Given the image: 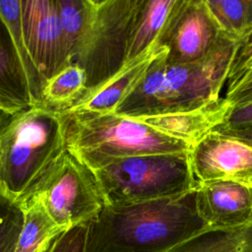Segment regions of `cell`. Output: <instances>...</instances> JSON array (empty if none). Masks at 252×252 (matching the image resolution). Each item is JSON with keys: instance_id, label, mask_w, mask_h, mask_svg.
Here are the masks:
<instances>
[{"instance_id": "11", "label": "cell", "mask_w": 252, "mask_h": 252, "mask_svg": "<svg viewBox=\"0 0 252 252\" xmlns=\"http://www.w3.org/2000/svg\"><path fill=\"white\" fill-rule=\"evenodd\" d=\"M199 216L214 229L252 223V186L230 180L201 183L196 187Z\"/></svg>"}, {"instance_id": "6", "label": "cell", "mask_w": 252, "mask_h": 252, "mask_svg": "<svg viewBox=\"0 0 252 252\" xmlns=\"http://www.w3.org/2000/svg\"><path fill=\"white\" fill-rule=\"evenodd\" d=\"M142 0H94L90 29L73 60L87 76V91L82 98L127 64L130 36Z\"/></svg>"}, {"instance_id": "8", "label": "cell", "mask_w": 252, "mask_h": 252, "mask_svg": "<svg viewBox=\"0 0 252 252\" xmlns=\"http://www.w3.org/2000/svg\"><path fill=\"white\" fill-rule=\"evenodd\" d=\"M227 41L211 15L205 0H177L157 46L166 49L171 64L204 60Z\"/></svg>"}, {"instance_id": "17", "label": "cell", "mask_w": 252, "mask_h": 252, "mask_svg": "<svg viewBox=\"0 0 252 252\" xmlns=\"http://www.w3.org/2000/svg\"><path fill=\"white\" fill-rule=\"evenodd\" d=\"M87 91V76L76 63H71L50 78L42 92L44 106L64 114L79 102Z\"/></svg>"}, {"instance_id": "18", "label": "cell", "mask_w": 252, "mask_h": 252, "mask_svg": "<svg viewBox=\"0 0 252 252\" xmlns=\"http://www.w3.org/2000/svg\"><path fill=\"white\" fill-rule=\"evenodd\" d=\"M167 252H252V223L236 228H209Z\"/></svg>"}, {"instance_id": "13", "label": "cell", "mask_w": 252, "mask_h": 252, "mask_svg": "<svg viewBox=\"0 0 252 252\" xmlns=\"http://www.w3.org/2000/svg\"><path fill=\"white\" fill-rule=\"evenodd\" d=\"M33 106L14 38L0 15V112L16 115Z\"/></svg>"}, {"instance_id": "14", "label": "cell", "mask_w": 252, "mask_h": 252, "mask_svg": "<svg viewBox=\"0 0 252 252\" xmlns=\"http://www.w3.org/2000/svg\"><path fill=\"white\" fill-rule=\"evenodd\" d=\"M159 49L160 47L156 46L150 52L126 64L114 77L108 80L92 94L82 98L64 114H103L113 112L122 99L141 80Z\"/></svg>"}, {"instance_id": "26", "label": "cell", "mask_w": 252, "mask_h": 252, "mask_svg": "<svg viewBox=\"0 0 252 252\" xmlns=\"http://www.w3.org/2000/svg\"><path fill=\"white\" fill-rule=\"evenodd\" d=\"M214 131L225 133L252 144V127L244 128V129H235V130H214Z\"/></svg>"}, {"instance_id": "5", "label": "cell", "mask_w": 252, "mask_h": 252, "mask_svg": "<svg viewBox=\"0 0 252 252\" xmlns=\"http://www.w3.org/2000/svg\"><path fill=\"white\" fill-rule=\"evenodd\" d=\"M94 172L105 205L172 197L197 187L188 152L126 158Z\"/></svg>"}, {"instance_id": "12", "label": "cell", "mask_w": 252, "mask_h": 252, "mask_svg": "<svg viewBox=\"0 0 252 252\" xmlns=\"http://www.w3.org/2000/svg\"><path fill=\"white\" fill-rule=\"evenodd\" d=\"M232 105L223 97L202 107L137 119L171 137L185 141L190 147L223 124Z\"/></svg>"}, {"instance_id": "23", "label": "cell", "mask_w": 252, "mask_h": 252, "mask_svg": "<svg viewBox=\"0 0 252 252\" xmlns=\"http://www.w3.org/2000/svg\"><path fill=\"white\" fill-rule=\"evenodd\" d=\"M90 221L61 232L45 252H87Z\"/></svg>"}, {"instance_id": "22", "label": "cell", "mask_w": 252, "mask_h": 252, "mask_svg": "<svg viewBox=\"0 0 252 252\" xmlns=\"http://www.w3.org/2000/svg\"><path fill=\"white\" fill-rule=\"evenodd\" d=\"M23 224V208L0 192V252H16Z\"/></svg>"}, {"instance_id": "4", "label": "cell", "mask_w": 252, "mask_h": 252, "mask_svg": "<svg viewBox=\"0 0 252 252\" xmlns=\"http://www.w3.org/2000/svg\"><path fill=\"white\" fill-rule=\"evenodd\" d=\"M66 117L67 149L93 170L126 158L186 153L190 149L185 141L113 112Z\"/></svg>"}, {"instance_id": "2", "label": "cell", "mask_w": 252, "mask_h": 252, "mask_svg": "<svg viewBox=\"0 0 252 252\" xmlns=\"http://www.w3.org/2000/svg\"><path fill=\"white\" fill-rule=\"evenodd\" d=\"M240 43L227 41L204 60L171 64L160 47L147 71L113 111L134 119L202 107L219 99Z\"/></svg>"}, {"instance_id": "19", "label": "cell", "mask_w": 252, "mask_h": 252, "mask_svg": "<svg viewBox=\"0 0 252 252\" xmlns=\"http://www.w3.org/2000/svg\"><path fill=\"white\" fill-rule=\"evenodd\" d=\"M0 15L6 22L14 38L22 66L27 77L33 106H42V92L46 82L39 73L34 61L32 60L23 37L21 22V0L0 1Z\"/></svg>"}, {"instance_id": "20", "label": "cell", "mask_w": 252, "mask_h": 252, "mask_svg": "<svg viewBox=\"0 0 252 252\" xmlns=\"http://www.w3.org/2000/svg\"><path fill=\"white\" fill-rule=\"evenodd\" d=\"M222 35L241 43L252 33V0H205Z\"/></svg>"}, {"instance_id": "16", "label": "cell", "mask_w": 252, "mask_h": 252, "mask_svg": "<svg viewBox=\"0 0 252 252\" xmlns=\"http://www.w3.org/2000/svg\"><path fill=\"white\" fill-rule=\"evenodd\" d=\"M21 207L24 224L16 252H45L53 239L67 230L54 222L38 198H30Z\"/></svg>"}, {"instance_id": "10", "label": "cell", "mask_w": 252, "mask_h": 252, "mask_svg": "<svg viewBox=\"0 0 252 252\" xmlns=\"http://www.w3.org/2000/svg\"><path fill=\"white\" fill-rule=\"evenodd\" d=\"M21 22L25 43L45 82L72 63L55 0H21Z\"/></svg>"}, {"instance_id": "15", "label": "cell", "mask_w": 252, "mask_h": 252, "mask_svg": "<svg viewBox=\"0 0 252 252\" xmlns=\"http://www.w3.org/2000/svg\"><path fill=\"white\" fill-rule=\"evenodd\" d=\"M176 2L177 0H142L130 36L127 64L157 46Z\"/></svg>"}, {"instance_id": "1", "label": "cell", "mask_w": 252, "mask_h": 252, "mask_svg": "<svg viewBox=\"0 0 252 252\" xmlns=\"http://www.w3.org/2000/svg\"><path fill=\"white\" fill-rule=\"evenodd\" d=\"M209 228L197 211L196 189L104 205L90 221L87 252H167Z\"/></svg>"}, {"instance_id": "24", "label": "cell", "mask_w": 252, "mask_h": 252, "mask_svg": "<svg viewBox=\"0 0 252 252\" xmlns=\"http://www.w3.org/2000/svg\"><path fill=\"white\" fill-rule=\"evenodd\" d=\"M224 97L232 106L252 101V67L227 81Z\"/></svg>"}, {"instance_id": "3", "label": "cell", "mask_w": 252, "mask_h": 252, "mask_svg": "<svg viewBox=\"0 0 252 252\" xmlns=\"http://www.w3.org/2000/svg\"><path fill=\"white\" fill-rule=\"evenodd\" d=\"M67 117L32 106L0 132V192L20 204L34 193L67 150Z\"/></svg>"}, {"instance_id": "7", "label": "cell", "mask_w": 252, "mask_h": 252, "mask_svg": "<svg viewBox=\"0 0 252 252\" xmlns=\"http://www.w3.org/2000/svg\"><path fill=\"white\" fill-rule=\"evenodd\" d=\"M32 197L38 198L54 222L64 229L91 221L105 205L94 170L68 149Z\"/></svg>"}, {"instance_id": "25", "label": "cell", "mask_w": 252, "mask_h": 252, "mask_svg": "<svg viewBox=\"0 0 252 252\" xmlns=\"http://www.w3.org/2000/svg\"><path fill=\"white\" fill-rule=\"evenodd\" d=\"M252 67V33L239 45L235 54L228 80ZM227 80V81H228Z\"/></svg>"}, {"instance_id": "21", "label": "cell", "mask_w": 252, "mask_h": 252, "mask_svg": "<svg viewBox=\"0 0 252 252\" xmlns=\"http://www.w3.org/2000/svg\"><path fill=\"white\" fill-rule=\"evenodd\" d=\"M57 15L71 62L90 29L94 0H55Z\"/></svg>"}, {"instance_id": "9", "label": "cell", "mask_w": 252, "mask_h": 252, "mask_svg": "<svg viewBox=\"0 0 252 252\" xmlns=\"http://www.w3.org/2000/svg\"><path fill=\"white\" fill-rule=\"evenodd\" d=\"M193 178L201 183L230 180L252 186V144L212 131L188 151Z\"/></svg>"}]
</instances>
